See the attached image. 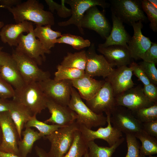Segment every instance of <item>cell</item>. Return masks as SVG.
Instances as JSON below:
<instances>
[{
    "instance_id": "6da1fadb",
    "label": "cell",
    "mask_w": 157,
    "mask_h": 157,
    "mask_svg": "<svg viewBox=\"0 0 157 157\" xmlns=\"http://www.w3.org/2000/svg\"><path fill=\"white\" fill-rule=\"evenodd\" d=\"M6 9L12 14L16 23L27 21L41 26L55 24L53 13L44 10L42 4L37 0H28Z\"/></svg>"
},
{
    "instance_id": "7a4b0ae2",
    "label": "cell",
    "mask_w": 157,
    "mask_h": 157,
    "mask_svg": "<svg viewBox=\"0 0 157 157\" xmlns=\"http://www.w3.org/2000/svg\"><path fill=\"white\" fill-rule=\"evenodd\" d=\"M13 99L24 106L33 115H36L47 108L48 99L38 83L33 82L15 90Z\"/></svg>"
},
{
    "instance_id": "3957f363",
    "label": "cell",
    "mask_w": 157,
    "mask_h": 157,
    "mask_svg": "<svg viewBox=\"0 0 157 157\" xmlns=\"http://www.w3.org/2000/svg\"><path fill=\"white\" fill-rule=\"evenodd\" d=\"M68 106L77 115L76 121L89 129L103 126L107 122L106 117L103 113L97 114L92 110L83 102L78 92L73 87Z\"/></svg>"
},
{
    "instance_id": "277c9868",
    "label": "cell",
    "mask_w": 157,
    "mask_h": 157,
    "mask_svg": "<svg viewBox=\"0 0 157 157\" xmlns=\"http://www.w3.org/2000/svg\"><path fill=\"white\" fill-rule=\"evenodd\" d=\"M78 124L75 121L71 124L58 129L45 136L51 144L48 157H63L67 152L73 142L75 132Z\"/></svg>"
},
{
    "instance_id": "5b68a950",
    "label": "cell",
    "mask_w": 157,
    "mask_h": 157,
    "mask_svg": "<svg viewBox=\"0 0 157 157\" xmlns=\"http://www.w3.org/2000/svg\"><path fill=\"white\" fill-rule=\"evenodd\" d=\"M111 13L123 23L131 25L139 21H147L141 5V0H111Z\"/></svg>"
},
{
    "instance_id": "8992f818",
    "label": "cell",
    "mask_w": 157,
    "mask_h": 157,
    "mask_svg": "<svg viewBox=\"0 0 157 157\" xmlns=\"http://www.w3.org/2000/svg\"><path fill=\"white\" fill-rule=\"evenodd\" d=\"M11 56L25 84L39 82L50 78L49 72L39 68L36 62L31 58L15 49L13 50Z\"/></svg>"
},
{
    "instance_id": "52a82bcc",
    "label": "cell",
    "mask_w": 157,
    "mask_h": 157,
    "mask_svg": "<svg viewBox=\"0 0 157 157\" xmlns=\"http://www.w3.org/2000/svg\"><path fill=\"white\" fill-rule=\"evenodd\" d=\"M38 83L48 99L60 105L68 106L73 87L72 81H57L50 78Z\"/></svg>"
},
{
    "instance_id": "ba28073f",
    "label": "cell",
    "mask_w": 157,
    "mask_h": 157,
    "mask_svg": "<svg viewBox=\"0 0 157 157\" xmlns=\"http://www.w3.org/2000/svg\"><path fill=\"white\" fill-rule=\"evenodd\" d=\"M0 127L2 133L0 151L19 156L18 143L20 139L9 111L0 113Z\"/></svg>"
},
{
    "instance_id": "9c48e42d",
    "label": "cell",
    "mask_w": 157,
    "mask_h": 157,
    "mask_svg": "<svg viewBox=\"0 0 157 157\" xmlns=\"http://www.w3.org/2000/svg\"><path fill=\"white\" fill-rule=\"evenodd\" d=\"M33 29V25L26 35L22 33L20 35L15 50L33 60L38 65H40L45 60V54L51 52L45 50L39 40L36 38Z\"/></svg>"
},
{
    "instance_id": "30bf717a",
    "label": "cell",
    "mask_w": 157,
    "mask_h": 157,
    "mask_svg": "<svg viewBox=\"0 0 157 157\" xmlns=\"http://www.w3.org/2000/svg\"><path fill=\"white\" fill-rule=\"evenodd\" d=\"M65 2L71 7V16L67 20L58 22V25L61 27L74 25L82 34L84 33L81 22L86 11L94 6H99L105 9L110 6V4L104 0H65Z\"/></svg>"
},
{
    "instance_id": "8fae6325",
    "label": "cell",
    "mask_w": 157,
    "mask_h": 157,
    "mask_svg": "<svg viewBox=\"0 0 157 157\" xmlns=\"http://www.w3.org/2000/svg\"><path fill=\"white\" fill-rule=\"evenodd\" d=\"M110 121L113 126L125 133L135 135L142 130V123L127 108L117 106L111 114Z\"/></svg>"
},
{
    "instance_id": "7c38bea8",
    "label": "cell",
    "mask_w": 157,
    "mask_h": 157,
    "mask_svg": "<svg viewBox=\"0 0 157 157\" xmlns=\"http://www.w3.org/2000/svg\"><path fill=\"white\" fill-rule=\"evenodd\" d=\"M86 104L97 114L105 113L111 114L117 106L115 97L112 87L106 79L102 87L90 99L86 101Z\"/></svg>"
},
{
    "instance_id": "4fadbf2b",
    "label": "cell",
    "mask_w": 157,
    "mask_h": 157,
    "mask_svg": "<svg viewBox=\"0 0 157 157\" xmlns=\"http://www.w3.org/2000/svg\"><path fill=\"white\" fill-rule=\"evenodd\" d=\"M115 100L117 106L124 107L132 112L149 107L155 104L150 101L146 97L143 92V87L140 85L116 96Z\"/></svg>"
},
{
    "instance_id": "5bb4252c",
    "label": "cell",
    "mask_w": 157,
    "mask_h": 157,
    "mask_svg": "<svg viewBox=\"0 0 157 157\" xmlns=\"http://www.w3.org/2000/svg\"><path fill=\"white\" fill-rule=\"evenodd\" d=\"M107 126L106 127H100L96 131L89 129L84 125L78 123V130L84 140L88 142L99 139L104 140L108 144L109 147L114 144L121 138L122 133L112 126L110 121L111 114H106Z\"/></svg>"
},
{
    "instance_id": "9a60e30c",
    "label": "cell",
    "mask_w": 157,
    "mask_h": 157,
    "mask_svg": "<svg viewBox=\"0 0 157 157\" xmlns=\"http://www.w3.org/2000/svg\"><path fill=\"white\" fill-rule=\"evenodd\" d=\"M82 28L93 30L103 38L109 35L112 28L104 14L97 6L92 7L85 13L81 22Z\"/></svg>"
},
{
    "instance_id": "2e32d148",
    "label": "cell",
    "mask_w": 157,
    "mask_h": 157,
    "mask_svg": "<svg viewBox=\"0 0 157 157\" xmlns=\"http://www.w3.org/2000/svg\"><path fill=\"white\" fill-rule=\"evenodd\" d=\"M86 51V63L85 74L91 77L107 78L113 69L102 55L97 54L94 44H91Z\"/></svg>"
},
{
    "instance_id": "e0dca14e",
    "label": "cell",
    "mask_w": 157,
    "mask_h": 157,
    "mask_svg": "<svg viewBox=\"0 0 157 157\" xmlns=\"http://www.w3.org/2000/svg\"><path fill=\"white\" fill-rule=\"evenodd\" d=\"M131 67L124 66L113 69L106 78L110 84L115 97L134 87Z\"/></svg>"
},
{
    "instance_id": "ac0fdd59",
    "label": "cell",
    "mask_w": 157,
    "mask_h": 157,
    "mask_svg": "<svg viewBox=\"0 0 157 157\" xmlns=\"http://www.w3.org/2000/svg\"><path fill=\"white\" fill-rule=\"evenodd\" d=\"M46 107L51 116L44 121L46 123L66 126L73 123L77 118L76 114L68 106L60 105L48 99Z\"/></svg>"
},
{
    "instance_id": "d6986e66",
    "label": "cell",
    "mask_w": 157,
    "mask_h": 157,
    "mask_svg": "<svg viewBox=\"0 0 157 157\" xmlns=\"http://www.w3.org/2000/svg\"><path fill=\"white\" fill-rule=\"evenodd\" d=\"M142 22L139 21L131 24L134 34L127 44L131 56L135 60L141 59L142 56L149 48L152 42L149 38L143 35L141 30L143 27Z\"/></svg>"
},
{
    "instance_id": "ffe728a7",
    "label": "cell",
    "mask_w": 157,
    "mask_h": 157,
    "mask_svg": "<svg viewBox=\"0 0 157 157\" xmlns=\"http://www.w3.org/2000/svg\"><path fill=\"white\" fill-rule=\"evenodd\" d=\"M97 50L112 68L129 66L134 62L128 47L113 45L105 48L98 47Z\"/></svg>"
},
{
    "instance_id": "44dd1931",
    "label": "cell",
    "mask_w": 157,
    "mask_h": 157,
    "mask_svg": "<svg viewBox=\"0 0 157 157\" xmlns=\"http://www.w3.org/2000/svg\"><path fill=\"white\" fill-rule=\"evenodd\" d=\"M111 19L113 26L105 42L99 44L98 47L105 48L113 45L128 47L127 44L131 37L125 30L123 22L112 13Z\"/></svg>"
},
{
    "instance_id": "7402d4cb",
    "label": "cell",
    "mask_w": 157,
    "mask_h": 157,
    "mask_svg": "<svg viewBox=\"0 0 157 157\" xmlns=\"http://www.w3.org/2000/svg\"><path fill=\"white\" fill-rule=\"evenodd\" d=\"M33 25L32 22L27 21L4 25L0 31L1 40L3 43H7L10 47H16L20 35L24 32L28 33Z\"/></svg>"
},
{
    "instance_id": "603a6c76",
    "label": "cell",
    "mask_w": 157,
    "mask_h": 157,
    "mask_svg": "<svg viewBox=\"0 0 157 157\" xmlns=\"http://www.w3.org/2000/svg\"><path fill=\"white\" fill-rule=\"evenodd\" d=\"M105 80H98L86 74L72 81L73 87L76 88L82 99L86 101L92 98L102 87Z\"/></svg>"
},
{
    "instance_id": "cb8c5ba5",
    "label": "cell",
    "mask_w": 157,
    "mask_h": 157,
    "mask_svg": "<svg viewBox=\"0 0 157 157\" xmlns=\"http://www.w3.org/2000/svg\"><path fill=\"white\" fill-rule=\"evenodd\" d=\"M0 75L14 90L20 89L25 84L11 55L0 67Z\"/></svg>"
},
{
    "instance_id": "d4e9b609",
    "label": "cell",
    "mask_w": 157,
    "mask_h": 157,
    "mask_svg": "<svg viewBox=\"0 0 157 157\" xmlns=\"http://www.w3.org/2000/svg\"><path fill=\"white\" fill-rule=\"evenodd\" d=\"M8 111L20 140L24 125L33 115L24 106L13 99L9 101Z\"/></svg>"
},
{
    "instance_id": "484cf974",
    "label": "cell",
    "mask_w": 157,
    "mask_h": 157,
    "mask_svg": "<svg viewBox=\"0 0 157 157\" xmlns=\"http://www.w3.org/2000/svg\"><path fill=\"white\" fill-rule=\"evenodd\" d=\"M33 33L44 49L50 52L51 49L55 46L56 40L62 34L59 31L52 30L50 25H36V27L33 29Z\"/></svg>"
},
{
    "instance_id": "4316f807",
    "label": "cell",
    "mask_w": 157,
    "mask_h": 157,
    "mask_svg": "<svg viewBox=\"0 0 157 157\" xmlns=\"http://www.w3.org/2000/svg\"><path fill=\"white\" fill-rule=\"evenodd\" d=\"M22 135L23 138L19 140L18 143L19 156L21 157H27L32 149L34 143L43 136L37 131H35L30 127H25L22 131Z\"/></svg>"
},
{
    "instance_id": "83f0119b",
    "label": "cell",
    "mask_w": 157,
    "mask_h": 157,
    "mask_svg": "<svg viewBox=\"0 0 157 157\" xmlns=\"http://www.w3.org/2000/svg\"><path fill=\"white\" fill-rule=\"evenodd\" d=\"M124 138H119L111 147L98 146L94 141L87 142L89 157H112L117 148L124 142Z\"/></svg>"
},
{
    "instance_id": "f1b7e54d",
    "label": "cell",
    "mask_w": 157,
    "mask_h": 157,
    "mask_svg": "<svg viewBox=\"0 0 157 157\" xmlns=\"http://www.w3.org/2000/svg\"><path fill=\"white\" fill-rule=\"evenodd\" d=\"M141 142L140 154L148 156L157 154V138L149 135L143 130L134 135Z\"/></svg>"
},
{
    "instance_id": "f546056e",
    "label": "cell",
    "mask_w": 157,
    "mask_h": 157,
    "mask_svg": "<svg viewBox=\"0 0 157 157\" xmlns=\"http://www.w3.org/2000/svg\"><path fill=\"white\" fill-rule=\"evenodd\" d=\"M86 60V51L85 50L74 53L68 52L60 65L64 67L85 71Z\"/></svg>"
},
{
    "instance_id": "4dcf8cb0",
    "label": "cell",
    "mask_w": 157,
    "mask_h": 157,
    "mask_svg": "<svg viewBox=\"0 0 157 157\" xmlns=\"http://www.w3.org/2000/svg\"><path fill=\"white\" fill-rule=\"evenodd\" d=\"M88 150L87 142L78 130L74 133L73 142L70 148L63 157H83Z\"/></svg>"
},
{
    "instance_id": "1f68e13d",
    "label": "cell",
    "mask_w": 157,
    "mask_h": 157,
    "mask_svg": "<svg viewBox=\"0 0 157 157\" xmlns=\"http://www.w3.org/2000/svg\"><path fill=\"white\" fill-rule=\"evenodd\" d=\"M56 43H64L72 46L75 49L80 50L91 45L90 41L84 39L80 36L73 35L70 33H64L57 39Z\"/></svg>"
},
{
    "instance_id": "d6a6232c",
    "label": "cell",
    "mask_w": 157,
    "mask_h": 157,
    "mask_svg": "<svg viewBox=\"0 0 157 157\" xmlns=\"http://www.w3.org/2000/svg\"><path fill=\"white\" fill-rule=\"evenodd\" d=\"M57 69L53 79L57 81L64 80L72 81L82 77L85 74L84 70L64 67L60 64L57 66Z\"/></svg>"
},
{
    "instance_id": "836d02e7",
    "label": "cell",
    "mask_w": 157,
    "mask_h": 157,
    "mask_svg": "<svg viewBox=\"0 0 157 157\" xmlns=\"http://www.w3.org/2000/svg\"><path fill=\"white\" fill-rule=\"evenodd\" d=\"M36 115L32 116L30 119L25 124V127H34L39 131V133L43 137L50 135L61 128V126L57 125L48 124L44 122L38 120Z\"/></svg>"
},
{
    "instance_id": "e575fe53",
    "label": "cell",
    "mask_w": 157,
    "mask_h": 157,
    "mask_svg": "<svg viewBox=\"0 0 157 157\" xmlns=\"http://www.w3.org/2000/svg\"><path fill=\"white\" fill-rule=\"evenodd\" d=\"M131 112L135 117L141 123L157 120V103L149 107Z\"/></svg>"
},
{
    "instance_id": "d590c367",
    "label": "cell",
    "mask_w": 157,
    "mask_h": 157,
    "mask_svg": "<svg viewBox=\"0 0 157 157\" xmlns=\"http://www.w3.org/2000/svg\"><path fill=\"white\" fill-rule=\"evenodd\" d=\"M142 10L150 22L149 26L154 32L157 31V8L148 0H141Z\"/></svg>"
},
{
    "instance_id": "8d00e7d4",
    "label": "cell",
    "mask_w": 157,
    "mask_h": 157,
    "mask_svg": "<svg viewBox=\"0 0 157 157\" xmlns=\"http://www.w3.org/2000/svg\"><path fill=\"white\" fill-rule=\"evenodd\" d=\"M45 2L48 6L49 11L51 13L56 10L58 15L61 18H66L71 16V9L66 7L65 0H61V4L52 0H45Z\"/></svg>"
},
{
    "instance_id": "74e56055",
    "label": "cell",
    "mask_w": 157,
    "mask_h": 157,
    "mask_svg": "<svg viewBox=\"0 0 157 157\" xmlns=\"http://www.w3.org/2000/svg\"><path fill=\"white\" fill-rule=\"evenodd\" d=\"M127 151L125 157H140L139 143L134 134L125 133Z\"/></svg>"
},
{
    "instance_id": "f35d334b",
    "label": "cell",
    "mask_w": 157,
    "mask_h": 157,
    "mask_svg": "<svg viewBox=\"0 0 157 157\" xmlns=\"http://www.w3.org/2000/svg\"><path fill=\"white\" fill-rule=\"evenodd\" d=\"M142 69L151 83L157 85V69L156 64L144 61L138 63Z\"/></svg>"
},
{
    "instance_id": "ab89813d",
    "label": "cell",
    "mask_w": 157,
    "mask_h": 157,
    "mask_svg": "<svg viewBox=\"0 0 157 157\" xmlns=\"http://www.w3.org/2000/svg\"><path fill=\"white\" fill-rule=\"evenodd\" d=\"M14 93V89L0 75V97L6 99L13 98Z\"/></svg>"
},
{
    "instance_id": "60d3db41",
    "label": "cell",
    "mask_w": 157,
    "mask_h": 157,
    "mask_svg": "<svg viewBox=\"0 0 157 157\" xmlns=\"http://www.w3.org/2000/svg\"><path fill=\"white\" fill-rule=\"evenodd\" d=\"M129 66L132 67L133 74L144 85H147L151 83L143 70L138 63L133 62Z\"/></svg>"
},
{
    "instance_id": "b9f144b4",
    "label": "cell",
    "mask_w": 157,
    "mask_h": 157,
    "mask_svg": "<svg viewBox=\"0 0 157 157\" xmlns=\"http://www.w3.org/2000/svg\"><path fill=\"white\" fill-rule=\"evenodd\" d=\"M143 61L157 63V43L152 42L151 46L141 58Z\"/></svg>"
},
{
    "instance_id": "7bdbcfd3",
    "label": "cell",
    "mask_w": 157,
    "mask_h": 157,
    "mask_svg": "<svg viewBox=\"0 0 157 157\" xmlns=\"http://www.w3.org/2000/svg\"><path fill=\"white\" fill-rule=\"evenodd\" d=\"M143 92L149 100L151 102L157 103V87L151 83L149 85H144L143 87Z\"/></svg>"
},
{
    "instance_id": "ee69618b",
    "label": "cell",
    "mask_w": 157,
    "mask_h": 157,
    "mask_svg": "<svg viewBox=\"0 0 157 157\" xmlns=\"http://www.w3.org/2000/svg\"><path fill=\"white\" fill-rule=\"evenodd\" d=\"M142 125L144 132L157 138V120L142 123Z\"/></svg>"
},
{
    "instance_id": "f6af8a7d",
    "label": "cell",
    "mask_w": 157,
    "mask_h": 157,
    "mask_svg": "<svg viewBox=\"0 0 157 157\" xmlns=\"http://www.w3.org/2000/svg\"><path fill=\"white\" fill-rule=\"evenodd\" d=\"M22 3L20 0H0V7L12 8Z\"/></svg>"
},
{
    "instance_id": "bcb514c9",
    "label": "cell",
    "mask_w": 157,
    "mask_h": 157,
    "mask_svg": "<svg viewBox=\"0 0 157 157\" xmlns=\"http://www.w3.org/2000/svg\"><path fill=\"white\" fill-rule=\"evenodd\" d=\"M9 101L0 97V113L8 111Z\"/></svg>"
},
{
    "instance_id": "7dc6e473",
    "label": "cell",
    "mask_w": 157,
    "mask_h": 157,
    "mask_svg": "<svg viewBox=\"0 0 157 157\" xmlns=\"http://www.w3.org/2000/svg\"><path fill=\"white\" fill-rule=\"evenodd\" d=\"M3 48L2 47L0 46V67L10 55L2 51Z\"/></svg>"
},
{
    "instance_id": "c3c4849f",
    "label": "cell",
    "mask_w": 157,
    "mask_h": 157,
    "mask_svg": "<svg viewBox=\"0 0 157 157\" xmlns=\"http://www.w3.org/2000/svg\"><path fill=\"white\" fill-rule=\"evenodd\" d=\"M35 149L38 157H48L47 153L43 149L37 146H36Z\"/></svg>"
},
{
    "instance_id": "681fc988",
    "label": "cell",
    "mask_w": 157,
    "mask_h": 157,
    "mask_svg": "<svg viewBox=\"0 0 157 157\" xmlns=\"http://www.w3.org/2000/svg\"><path fill=\"white\" fill-rule=\"evenodd\" d=\"M0 157H21L16 155L5 152L0 151Z\"/></svg>"
},
{
    "instance_id": "f907efd6",
    "label": "cell",
    "mask_w": 157,
    "mask_h": 157,
    "mask_svg": "<svg viewBox=\"0 0 157 157\" xmlns=\"http://www.w3.org/2000/svg\"><path fill=\"white\" fill-rule=\"evenodd\" d=\"M152 4L157 8V0H148Z\"/></svg>"
},
{
    "instance_id": "816d5d0a",
    "label": "cell",
    "mask_w": 157,
    "mask_h": 157,
    "mask_svg": "<svg viewBox=\"0 0 157 157\" xmlns=\"http://www.w3.org/2000/svg\"><path fill=\"white\" fill-rule=\"evenodd\" d=\"M140 157H157V156H152L150 155L148 156H146L140 154Z\"/></svg>"
},
{
    "instance_id": "f5cc1de1",
    "label": "cell",
    "mask_w": 157,
    "mask_h": 157,
    "mask_svg": "<svg viewBox=\"0 0 157 157\" xmlns=\"http://www.w3.org/2000/svg\"><path fill=\"white\" fill-rule=\"evenodd\" d=\"M4 25V24L3 22L0 21V31L2 27Z\"/></svg>"
},
{
    "instance_id": "db71d44e",
    "label": "cell",
    "mask_w": 157,
    "mask_h": 157,
    "mask_svg": "<svg viewBox=\"0 0 157 157\" xmlns=\"http://www.w3.org/2000/svg\"><path fill=\"white\" fill-rule=\"evenodd\" d=\"M84 157H89L88 154V150L86 152L84 155Z\"/></svg>"
},
{
    "instance_id": "11a10c76",
    "label": "cell",
    "mask_w": 157,
    "mask_h": 157,
    "mask_svg": "<svg viewBox=\"0 0 157 157\" xmlns=\"http://www.w3.org/2000/svg\"><path fill=\"white\" fill-rule=\"evenodd\" d=\"M2 139V133L1 130L0 131V144H1Z\"/></svg>"
},
{
    "instance_id": "9f6ffc18",
    "label": "cell",
    "mask_w": 157,
    "mask_h": 157,
    "mask_svg": "<svg viewBox=\"0 0 157 157\" xmlns=\"http://www.w3.org/2000/svg\"><path fill=\"white\" fill-rule=\"evenodd\" d=\"M1 130V128H0V131Z\"/></svg>"
}]
</instances>
